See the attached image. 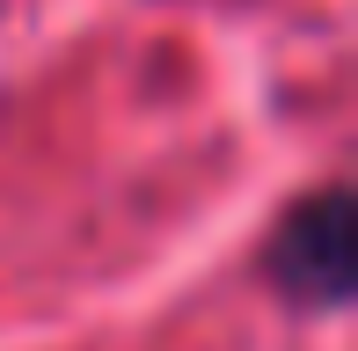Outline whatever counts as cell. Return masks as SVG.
<instances>
[{
  "label": "cell",
  "instance_id": "1",
  "mask_svg": "<svg viewBox=\"0 0 358 351\" xmlns=\"http://www.w3.org/2000/svg\"><path fill=\"white\" fill-rule=\"evenodd\" d=\"M271 278L300 308H344L351 300V198L344 183L300 198L271 234Z\"/></svg>",
  "mask_w": 358,
  "mask_h": 351
}]
</instances>
